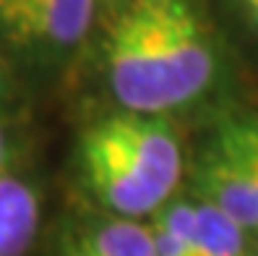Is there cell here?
Returning <instances> with one entry per match:
<instances>
[{"label": "cell", "instance_id": "cell-7", "mask_svg": "<svg viewBox=\"0 0 258 256\" xmlns=\"http://www.w3.org/2000/svg\"><path fill=\"white\" fill-rule=\"evenodd\" d=\"M248 235L237 220L224 215L214 204L199 199V222H196V256H245Z\"/></svg>", "mask_w": 258, "mask_h": 256}, {"label": "cell", "instance_id": "cell-6", "mask_svg": "<svg viewBox=\"0 0 258 256\" xmlns=\"http://www.w3.org/2000/svg\"><path fill=\"white\" fill-rule=\"evenodd\" d=\"M55 256H157L151 228L136 220L99 222L68 238Z\"/></svg>", "mask_w": 258, "mask_h": 256}, {"label": "cell", "instance_id": "cell-8", "mask_svg": "<svg viewBox=\"0 0 258 256\" xmlns=\"http://www.w3.org/2000/svg\"><path fill=\"white\" fill-rule=\"evenodd\" d=\"M199 201H167L151 225L157 256H196Z\"/></svg>", "mask_w": 258, "mask_h": 256}, {"label": "cell", "instance_id": "cell-10", "mask_svg": "<svg viewBox=\"0 0 258 256\" xmlns=\"http://www.w3.org/2000/svg\"><path fill=\"white\" fill-rule=\"evenodd\" d=\"M232 123L245 136V141L258 152V118H242V120H232Z\"/></svg>", "mask_w": 258, "mask_h": 256}, {"label": "cell", "instance_id": "cell-2", "mask_svg": "<svg viewBox=\"0 0 258 256\" xmlns=\"http://www.w3.org/2000/svg\"><path fill=\"white\" fill-rule=\"evenodd\" d=\"M79 162L86 186L120 217H146L172 201L183 175V149L170 120L115 113L81 133Z\"/></svg>", "mask_w": 258, "mask_h": 256}, {"label": "cell", "instance_id": "cell-14", "mask_svg": "<svg viewBox=\"0 0 258 256\" xmlns=\"http://www.w3.org/2000/svg\"><path fill=\"white\" fill-rule=\"evenodd\" d=\"M13 3H19V0H0V11L8 8V6H13Z\"/></svg>", "mask_w": 258, "mask_h": 256}, {"label": "cell", "instance_id": "cell-1", "mask_svg": "<svg viewBox=\"0 0 258 256\" xmlns=\"http://www.w3.org/2000/svg\"><path fill=\"white\" fill-rule=\"evenodd\" d=\"M104 66L123 110L167 115L209 89L217 53L190 0H128L110 26Z\"/></svg>", "mask_w": 258, "mask_h": 256}, {"label": "cell", "instance_id": "cell-4", "mask_svg": "<svg viewBox=\"0 0 258 256\" xmlns=\"http://www.w3.org/2000/svg\"><path fill=\"white\" fill-rule=\"evenodd\" d=\"M201 201L214 204L224 215L237 220L245 230L258 233V199L250 178L237 155L219 136L199 160L196 168Z\"/></svg>", "mask_w": 258, "mask_h": 256}, {"label": "cell", "instance_id": "cell-5", "mask_svg": "<svg viewBox=\"0 0 258 256\" xmlns=\"http://www.w3.org/2000/svg\"><path fill=\"white\" fill-rule=\"evenodd\" d=\"M39 228L37 191L11 170L0 175V256H24Z\"/></svg>", "mask_w": 258, "mask_h": 256}, {"label": "cell", "instance_id": "cell-12", "mask_svg": "<svg viewBox=\"0 0 258 256\" xmlns=\"http://www.w3.org/2000/svg\"><path fill=\"white\" fill-rule=\"evenodd\" d=\"M242 3V8L248 11V16L255 21V26H258V0H240Z\"/></svg>", "mask_w": 258, "mask_h": 256}, {"label": "cell", "instance_id": "cell-9", "mask_svg": "<svg viewBox=\"0 0 258 256\" xmlns=\"http://www.w3.org/2000/svg\"><path fill=\"white\" fill-rule=\"evenodd\" d=\"M219 139L230 146L232 152L237 155V160L242 162V168H245V173H248V178H250V186H253V191H255V199H258V152L245 141V136L237 131V126L232 123V120L219 128Z\"/></svg>", "mask_w": 258, "mask_h": 256}, {"label": "cell", "instance_id": "cell-3", "mask_svg": "<svg viewBox=\"0 0 258 256\" xmlns=\"http://www.w3.org/2000/svg\"><path fill=\"white\" fill-rule=\"evenodd\" d=\"M97 0H19L0 11V32L24 47H71L94 16Z\"/></svg>", "mask_w": 258, "mask_h": 256}, {"label": "cell", "instance_id": "cell-13", "mask_svg": "<svg viewBox=\"0 0 258 256\" xmlns=\"http://www.w3.org/2000/svg\"><path fill=\"white\" fill-rule=\"evenodd\" d=\"M3 94H6V66L0 60V99H3Z\"/></svg>", "mask_w": 258, "mask_h": 256}, {"label": "cell", "instance_id": "cell-11", "mask_svg": "<svg viewBox=\"0 0 258 256\" xmlns=\"http://www.w3.org/2000/svg\"><path fill=\"white\" fill-rule=\"evenodd\" d=\"M11 139H8V131L0 126V175L8 173V165H11Z\"/></svg>", "mask_w": 258, "mask_h": 256}]
</instances>
